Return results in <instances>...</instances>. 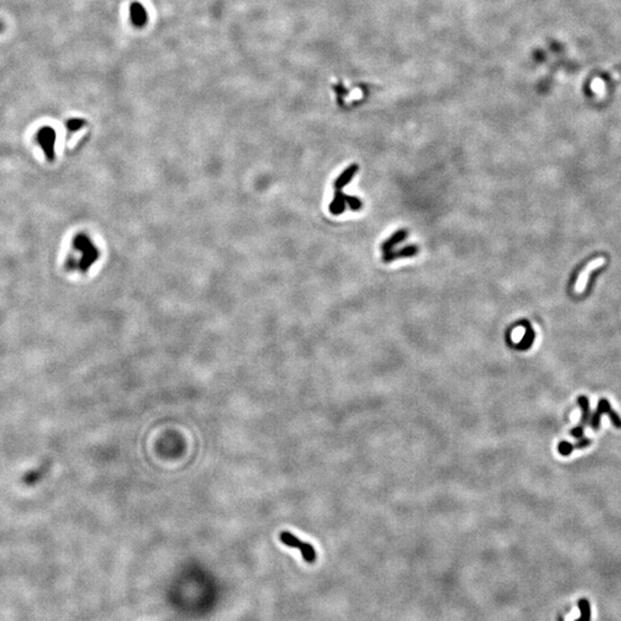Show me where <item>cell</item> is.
Returning <instances> with one entry per match:
<instances>
[{
  "label": "cell",
  "instance_id": "8fae6325",
  "mask_svg": "<svg viewBox=\"0 0 621 621\" xmlns=\"http://www.w3.org/2000/svg\"><path fill=\"white\" fill-rule=\"evenodd\" d=\"M344 208H345V196L343 195L342 190H336L334 201L330 204V212L335 214V215H338V214L343 213Z\"/></svg>",
  "mask_w": 621,
  "mask_h": 621
},
{
  "label": "cell",
  "instance_id": "5bb4252c",
  "mask_svg": "<svg viewBox=\"0 0 621 621\" xmlns=\"http://www.w3.org/2000/svg\"><path fill=\"white\" fill-rule=\"evenodd\" d=\"M67 129H68L70 133H75V131L80 130L82 127L85 126V120L83 119H69L66 122Z\"/></svg>",
  "mask_w": 621,
  "mask_h": 621
},
{
  "label": "cell",
  "instance_id": "6da1fadb",
  "mask_svg": "<svg viewBox=\"0 0 621 621\" xmlns=\"http://www.w3.org/2000/svg\"><path fill=\"white\" fill-rule=\"evenodd\" d=\"M73 255L70 256L68 265L71 269L87 272L98 259V250L90 238L85 235H77L71 244Z\"/></svg>",
  "mask_w": 621,
  "mask_h": 621
},
{
  "label": "cell",
  "instance_id": "7c38bea8",
  "mask_svg": "<svg viewBox=\"0 0 621 621\" xmlns=\"http://www.w3.org/2000/svg\"><path fill=\"white\" fill-rule=\"evenodd\" d=\"M579 609L581 611V616L576 621H590V605L586 599L580 601Z\"/></svg>",
  "mask_w": 621,
  "mask_h": 621
},
{
  "label": "cell",
  "instance_id": "8992f818",
  "mask_svg": "<svg viewBox=\"0 0 621 621\" xmlns=\"http://www.w3.org/2000/svg\"><path fill=\"white\" fill-rule=\"evenodd\" d=\"M130 19L135 26L142 27L146 23L148 20V14L143 5L139 2H133L130 5Z\"/></svg>",
  "mask_w": 621,
  "mask_h": 621
},
{
  "label": "cell",
  "instance_id": "7a4b0ae2",
  "mask_svg": "<svg viewBox=\"0 0 621 621\" xmlns=\"http://www.w3.org/2000/svg\"><path fill=\"white\" fill-rule=\"evenodd\" d=\"M280 540L282 543H283L284 545H287V547L299 549L302 553V557L304 558L305 562H308L310 564L315 562L316 552L313 545L299 540L297 536H295V535L291 534L290 531H282V533L280 534Z\"/></svg>",
  "mask_w": 621,
  "mask_h": 621
},
{
  "label": "cell",
  "instance_id": "9c48e42d",
  "mask_svg": "<svg viewBox=\"0 0 621 621\" xmlns=\"http://www.w3.org/2000/svg\"><path fill=\"white\" fill-rule=\"evenodd\" d=\"M357 170H358V166L357 165H352V166H350L349 168H346L343 172V174H342L341 176L337 178L336 182H335V189H336V190H342V188H344L345 185L352 180V177L355 176Z\"/></svg>",
  "mask_w": 621,
  "mask_h": 621
},
{
  "label": "cell",
  "instance_id": "e0dca14e",
  "mask_svg": "<svg viewBox=\"0 0 621 621\" xmlns=\"http://www.w3.org/2000/svg\"><path fill=\"white\" fill-rule=\"evenodd\" d=\"M345 202L349 203L350 207H351V208L355 209V210L359 209L360 207H362V202H360L359 199L356 198V197H345Z\"/></svg>",
  "mask_w": 621,
  "mask_h": 621
},
{
  "label": "cell",
  "instance_id": "d6986e66",
  "mask_svg": "<svg viewBox=\"0 0 621 621\" xmlns=\"http://www.w3.org/2000/svg\"><path fill=\"white\" fill-rule=\"evenodd\" d=\"M569 434L572 435L573 437H575V438H577V440H579V438L583 437V434H584V428H583V427H581L580 424H579V426H577V427L573 428V429L570 430V433H569Z\"/></svg>",
  "mask_w": 621,
  "mask_h": 621
},
{
  "label": "cell",
  "instance_id": "ac0fdd59",
  "mask_svg": "<svg viewBox=\"0 0 621 621\" xmlns=\"http://www.w3.org/2000/svg\"><path fill=\"white\" fill-rule=\"evenodd\" d=\"M591 442H592V441L590 440V438H584V437H581V438H579V441H577L576 443L574 444V448H575V449H580V450H581V449H584V448H588L589 445L591 444Z\"/></svg>",
  "mask_w": 621,
  "mask_h": 621
},
{
  "label": "cell",
  "instance_id": "30bf717a",
  "mask_svg": "<svg viewBox=\"0 0 621 621\" xmlns=\"http://www.w3.org/2000/svg\"><path fill=\"white\" fill-rule=\"evenodd\" d=\"M406 236H408V231H406V230H399V231H397V233L392 235V236L389 238V240H387L383 243V245H382V250H383V252L392 251L396 245L399 244V243L405 240Z\"/></svg>",
  "mask_w": 621,
  "mask_h": 621
},
{
  "label": "cell",
  "instance_id": "3957f363",
  "mask_svg": "<svg viewBox=\"0 0 621 621\" xmlns=\"http://www.w3.org/2000/svg\"><path fill=\"white\" fill-rule=\"evenodd\" d=\"M36 141L38 145L44 152L45 158L49 161H53L55 158V143H56V133L52 127L45 126L42 127L36 134Z\"/></svg>",
  "mask_w": 621,
  "mask_h": 621
},
{
  "label": "cell",
  "instance_id": "9a60e30c",
  "mask_svg": "<svg viewBox=\"0 0 621 621\" xmlns=\"http://www.w3.org/2000/svg\"><path fill=\"white\" fill-rule=\"evenodd\" d=\"M574 449H575V448H574V444H572L569 441H562L558 444L559 455H562L564 457H567V456L572 455V452H573Z\"/></svg>",
  "mask_w": 621,
  "mask_h": 621
},
{
  "label": "cell",
  "instance_id": "2e32d148",
  "mask_svg": "<svg viewBox=\"0 0 621 621\" xmlns=\"http://www.w3.org/2000/svg\"><path fill=\"white\" fill-rule=\"evenodd\" d=\"M601 419L602 415L597 411H595L590 416V426L594 430H598L601 428Z\"/></svg>",
  "mask_w": 621,
  "mask_h": 621
},
{
  "label": "cell",
  "instance_id": "5b68a950",
  "mask_svg": "<svg viewBox=\"0 0 621 621\" xmlns=\"http://www.w3.org/2000/svg\"><path fill=\"white\" fill-rule=\"evenodd\" d=\"M596 411H597L601 415L603 414H606L609 415L610 420H611L612 424L617 428H621V417L619 416V414L617 413L616 411H613V409L611 408V404L606 398H601L597 403V408H596Z\"/></svg>",
  "mask_w": 621,
  "mask_h": 621
},
{
  "label": "cell",
  "instance_id": "277c9868",
  "mask_svg": "<svg viewBox=\"0 0 621 621\" xmlns=\"http://www.w3.org/2000/svg\"><path fill=\"white\" fill-rule=\"evenodd\" d=\"M604 262H605L604 258H598V259H596V260H594V261H591L590 263H589V265L586 267V269H584L583 272L580 274L579 278H577L576 284H575V291L576 292H579V294H581V292L584 291V289H586V287H587V281H588V278H589V275H590L592 270L597 269V268H599V267H602L603 265H604Z\"/></svg>",
  "mask_w": 621,
  "mask_h": 621
},
{
  "label": "cell",
  "instance_id": "52a82bcc",
  "mask_svg": "<svg viewBox=\"0 0 621 621\" xmlns=\"http://www.w3.org/2000/svg\"><path fill=\"white\" fill-rule=\"evenodd\" d=\"M577 404H579L581 412H582V415H581L579 424L581 427L584 428L589 423V421H590V416H591L590 402H589V398L587 397V396L581 395L577 397Z\"/></svg>",
  "mask_w": 621,
  "mask_h": 621
},
{
  "label": "cell",
  "instance_id": "ffe728a7",
  "mask_svg": "<svg viewBox=\"0 0 621 621\" xmlns=\"http://www.w3.org/2000/svg\"><path fill=\"white\" fill-rule=\"evenodd\" d=\"M3 30H5V24H3L2 21L0 20V34H1Z\"/></svg>",
  "mask_w": 621,
  "mask_h": 621
},
{
  "label": "cell",
  "instance_id": "ba28073f",
  "mask_svg": "<svg viewBox=\"0 0 621 621\" xmlns=\"http://www.w3.org/2000/svg\"><path fill=\"white\" fill-rule=\"evenodd\" d=\"M523 327H526V334L523 335L522 340H521L520 343L516 344L515 348H517L520 351H526L531 346V344L534 343L535 340V331L531 329V327L529 326V323L527 321H524V323H522Z\"/></svg>",
  "mask_w": 621,
  "mask_h": 621
},
{
  "label": "cell",
  "instance_id": "4fadbf2b",
  "mask_svg": "<svg viewBox=\"0 0 621 621\" xmlns=\"http://www.w3.org/2000/svg\"><path fill=\"white\" fill-rule=\"evenodd\" d=\"M416 253H417V246L409 245L401 249L398 252H396V257H397V258H406V257L415 256Z\"/></svg>",
  "mask_w": 621,
  "mask_h": 621
}]
</instances>
